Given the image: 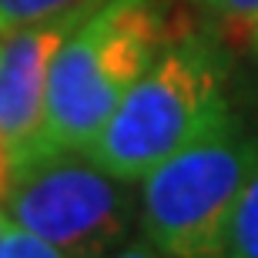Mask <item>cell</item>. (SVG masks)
<instances>
[{
	"label": "cell",
	"instance_id": "1",
	"mask_svg": "<svg viewBox=\"0 0 258 258\" xmlns=\"http://www.w3.org/2000/svg\"><path fill=\"white\" fill-rule=\"evenodd\" d=\"M174 34L168 0H104L87 10L50 60L37 144L87 148Z\"/></svg>",
	"mask_w": 258,
	"mask_h": 258
},
{
	"label": "cell",
	"instance_id": "2",
	"mask_svg": "<svg viewBox=\"0 0 258 258\" xmlns=\"http://www.w3.org/2000/svg\"><path fill=\"white\" fill-rule=\"evenodd\" d=\"M228 77L231 60L218 40L178 30L84 151L117 178L141 181L231 111Z\"/></svg>",
	"mask_w": 258,
	"mask_h": 258
},
{
	"label": "cell",
	"instance_id": "3",
	"mask_svg": "<svg viewBox=\"0 0 258 258\" xmlns=\"http://www.w3.org/2000/svg\"><path fill=\"white\" fill-rule=\"evenodd\" d=\"M258 168V134L225 114L138 181V225L164 258L215 255Z\"/></svg>",
	"mask_w": 258,
	"mask_h": 258
},
{
	"label": "cell",
	"instance_id": "4",
	"mask_svg": "<svg viewBox=\"0 0 258 258\" xmlns=\"http://www.w3.org/2000/svg\"><path fill=\"white\" fill-rule=\"evenodd\" d=\"M134 184L101 168L84 148L34 144L10 161L0 208L67 258H107L131 241L141 211Z\"/></svg>",
	"mask_w": 258,
	"mask_h": 258
},
{
	"label": "cell",
	"instance_id": "5",
	"mask_svg": "<svg viewBox=\"0 0 258 258\" xmlns=\"http://www.w3.org/2000/svg\"><path fill=\"white\" fill-rule=\"evenodd\" d=\"M77 20L57 17L0 34V138L10 161L40 141L50 60Z\"/></svg>",
	"mask_w": 258,
	"mask_h": 258
},
{
	"label": "cell",
	"instance_id": "6",
	"mask_svg": "<svg viewBox=\"0 0 258 258\" xmlns=\"http://www.w3.org/2000/svg\"><path fill=\"white\" fill-rule=\"evenodd\" d=\"M218 258H258V168L248 178L245 191L238 195L231 218L225 225L221 245L215 251Z\"/></svg>",
	"mask_w": 258,
	"mask_h": 258
},
{
	"label": "cell",
	"instance_id": "7",
	"mask_svg": "<svg viewBox=\"0 0 258 258\" xmlns=\"http://www.w3.org/2000/svg\"><path fill=\"white\" fill-rule=\"evenodd\" d=\"M104 0H0V34L40 20H57V17H84Z\"/></svg>",
	"mask_w": 258,
	"mask_h": 258
},
{
	"label": "cell",
	"instance_id": "8",
	"mask_svg": "<svg viewBox=\"0 0 258 258\" xmlns=\"http://www.w3.org/2000/svg\"><path fill=\"white\" fill-rule=\"evenodd\" d=\"M0 258H67L64 251H57L54 245H47L44 238H37L34 231L20 228L10 221L4 231V245H0Z\"/></svg>",
	"mask_w": 258,
	"mask_h": 258
},
{
	"label": "cell",
	"instance_id": "9",
	"mask_svg": "<svg viewBox=\"0 0 258 258\" xmlns=\"http://www.w3.org/2000/svg\"><path fill=\"white\" fill-rule=\"evenodd\" d=\"M211 20L225 27H245L255 30L258 24V0H195Z\"/></svg>",
	"mask_w": 258,
	"mask_h": 258
},
{
	"label": "cell",
	"instance_id": "10",
	"mask_svg": "<svg viewBox=\"0 0 258 258\" xmlns=\"http://www.w3.org/2000/svg\"><path fill=\"white\" fill-rule=\"evenodd\" d=\"M107 258H164V255L154 248L148 238H141V241H127V245H121V248L111 251Z\"/></svg>",
	"mask_w": 258,
	"mask_h": 258
},
{
	"label": "cell",
	"instance_id": "11",
	"mask_svg": "<svg viewBox=\"0 0 258 258\" xmlns=\"http://www.w3.org/2000/svg\"><path fill=\"white\" fill-rule=\"evenodd\" d=\"M7 184H10V151H7V144H4V138H0V205H4Z\"/></svg>",
	"mask_w": 258,
	"mask_h": 258
},
{
	"label": "cell",
	"instance_id": "12",
	"mask_svg": "<svg viewBox=\"0 0 258 258\" xmlns=\"http://www.w3.org/2000/svg\"><path fill=\"white\" fill-rule=\"evenodd\" d=\"M7 225H10V218H7V211L0 208V245H4V231H7Z\"/></svg>",
	"mask_w": 258,
	"mask_h": 258
},
{
	"label": "cell",
	"instance_id": "13",
	"mask_svg": "<svg viewBox=\"0 0 258 258\" xmlns=\"http://www.w3.org/2000/svg\"><path fill=\"white\" fill-rule=\"evenodd\" d=\"M251 44H255V50H258V24H255V30H251Z\"/></svg>",
	"mask_w": 258,
	"mask_h": 258
},
{
	"label": "cell",
	"instance_id": "14",
	"mask_svg": "<svg viewBox=\"0 0 258 258\" xmlns=\"http://www.w3.org/2000/svg\"><path fill=\"white\" fill-rule=\"evenodd\" d=\"M205 258H218V255H205Z\"/></svg>",
	"mask_w": 258,
	"mask_h": 258
}]
</instances>
